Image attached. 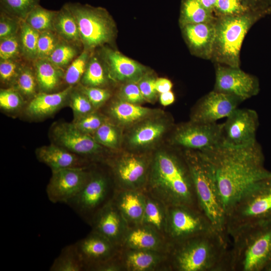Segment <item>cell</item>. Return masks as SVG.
<instances>
[{
	"instance_id": "1",
	"label": "cell",
	"mask_w": 271,
	"mask_h": 271,
	"mask_svg": "<svg viewBox=\"0 0 271 271\" xmlns=\"http://www.w3.org/2000/svg\"><path fill=\"white\" fill-rule=\"evenodd\" d=\"M201 152L213 169L226 213L246 190L271 173L264 166V156L257 141L240 147L221 145Z\"/></svg>"
},
{
	"instance_id": "2",
	"label": "cell",
	"mask_w": 271,
	"mask_h": 271,
	"mask_svg": "<svg viewBox=\"0 0 271 271\" xmlns=\"http://www.w3.org/2000/svg\"><path fill=\"white\" fill-rule=\"evenodd\" d=\"M145 191L168 207L180 205L200 208L183 151L179 153L158 151L152 155Z\"/></svg>"
},
{
	"instance_id": "3",
	"label": "cell",
	"mask_w": 271,
	"mask_h": 271,
	"mask_svg": "<svg viewBox=\"0 0 271 271\" xmlns=\"http://www.w3.org/2000/svg\"><path fill=\"white\" fill-rule=\"evenodd\" d=\"M226 234L212 230L172 244L170 270L231 271Z\"/></svg>"
},
{
	"instance_id": "4",
	"label": "cell",
	"mask_w": 271,
	"mask_h": 271,
	"mask_svg": "<svg viewBox=\"0 0 271 271\" xmlns=\"http://www.w3.org/2000/svg\"><path fill=\"white\" fill-rule=\"evenodd\" d=\"M183 153L190 170L200 209L209 219L215 230L227 234L226 209L210 163L200 151L184 150Z\"/></svg>"
},
{
	"instance_id": "5",
	"label": "cell",
	"mask_w": 271,
	"mask_h": 271,
	"mask_svg": "<svg viewBox=\"0 0 271 271\" xmlns=\"http://www.w3.org/2000/svg\"><path fill=\"white\" fill-rule=\"evenodd\" d=\"M230 237L231 271H264L271 262V221L245 227Z\"/></svg>"
},
{
	"instance_id": "6",
	"label": "cell",
	"mask_w": 271,
	"mask_h": 271,
	"mask_svg": "<svg viewBox=\"0 0 271 271\" xmlns=\"http://www.w3.org/2000/svg\"><path fill=\"white\" fill-rule=\"evenodd\" d=\"M271 221V173L246 190L226 211L230 236L245 227Z\"/></svg>"
},
{
	"instance_id": "7",
	"label": "cell",
	"mask_w": 271,
	"mask_h": 271,
	"mask_svg": "<svg viewBox=\"0 0 271 271\" xmlns=\"http://www.w3.org/2000/svg\"><path fill=\"white\" fill-rule=\"evenodd\" d=\"M264 17L262 14L249 11L216 18L211 60L216 64L240 67V52L243 40L251 27Z\"/></svg>"
},
{
	"instance_id": "8",
	"label": "cell",
	"mask_w": 271,
	"mask_h": 271,
	"mask_svg": "<svg viewBox=\"0 0 271 271\" xmlns=\"http://www.w3.org/2000/svg\"><path fill=\"white\" fill-rule=\"evenodd\" d=\"M66 5L76 22L84 50L89 51L113 40L115 25L106 10L78 3Z\"/></svg>"
},
{
	"instance_id": "9",
	"label": "cell",
	"mask_w": 271,
	"mask_h": 271,
	"mask_svg": "<svg viewBox=\"0 0 271 271\" xmlns=\"http://www.w3.org/2000/svg\"><path fill=\"white\" fill-rule=\"evenodd\" d=\"M115 191L113 179L103 173L91 171L82 189L66 204L90 224L96 213L112 199Z\"/></svg>"
},
{
	"instance_id": "10",
	"label": "cell",
	"mask_w": 271,
	"mask_h": 271,
	"mask_svg": "<svg viewBox=\"0 0 271 271\" xmlns=\"http://www.w3.org/2000/svg\"><path fill=\"white\" fill-rule=\"evenodd\" d=\"M212 230H215L209 219L200 208L168 207L166 236L171 244Z\"/></svg>"
},
{
	"instance_id": "11",
	"label": "cell",
	"mask_w": 271,
	"mask_h": 271,
	"mask_svg": "<svg viewBox=\"0 0 271 271\" xmlns=\"http://www.w3.org/2000/svg\"><path fill=\"white\" fill-rule=\"evenodd\" d=\"M152 155L133 152L122 154L111 164L115 190L145 191Z\"/></svg>"
},
{
	"instance_id": "12",
	"label": "cell",
	"mask_w": 271,
	"mask_h": 271,
	"mask_svg": "<svg viewBox=\"0 0 271 271\" xmlns=\"http://www.w3.org/2000/svg\"><path fill=\"white\" fill-rule=\"evenodd\" d=\"M223 123L190 121L176 126L170 138L171 144L204 152L221 145Z\"/></svg>"
},
{
	"instance_id": "13",
	"label": "cell",
	"mask_w": 271,
	"mask_h": 271,
	"mask_svg": "<svg viewBox=\"0 0 271 271\" xmlns=\"http://www.w3.org/2000/svg\"><path fill=\"white\" fill-rule=\"evenodd\" d=\"M258 126V117L255 110L237 108L223 123L221 145L240 147L255 143Z\"/></svg>"
},
{
	"instance_id": "14",
	"label": "cell",
	"mask_w": 271,
	"mask_h": 271,
	"mask_svg": "<svg viewBox=\"0 0 271 271\" xmlns=\"http://www.w3.org/2000/svg\"><path fill=\"white\" fill-rule=\"evenodd\" d=\"M91 173L86 167L52 170L46 187L49 200L54 203L67 204L82 189Z\"/></svg>"
},
{
	"instance_id": "15",
	"label": "cell",
	"mask_w": 271,
	"mask_h": 271,
	"mask_svg": "<svg viewBox=\"0 0 271 271\" xmlns=\"http://www.w3.org/2000/svg\"><path fill=\"white\" fill-rule=\"evenodd\" d=\"M213 90L234 96L243 101L258 94L259 84L255 76L240 67L217 64Z\"/></svg>"
},
{
	"instance_id": "16",
	"label": "cell",
	"mask_w": 271,
	"mask_h": 271,
	"mask_svg": "<svg viewBox=\"0 0 271 271\" xmlns=\"http://www.w3.org/2000/svg\"><path fill=\"white\" fill-rule=\"evenodd\" d=\"M51 136L55 144L80 156L96 157L103 152L92 136L78 129L73 122L54 123Z\"/></svg>"
},
{
	"instance_id": "17",
	"label": "cell",
	"mask_w": 271,
	"mask_h": 271,
	"mask_svg": "<svg viewBox=\"0 0 271 271\" xmlns=\"http://www.w3.org/2000/svg\"><path fill=\"white\" fill-rule=\"evenodd\" d=\"M234 96L212 90L202 97L194 106L190 120L202 123H214L227 117L242 102Z\"/></svg>"
},
{
	"instance_id": "18",
	"label": "cell",
	"mask_w": 271,
	"mask_h": 271,
	"mask_svg": "<svg viewBox=\"0 0 271 271\" xmlns=\"http://www.w3.org/2000/svg\"><path fill=\"white\" fill-rule=\"evenodd\" d=\"M90 224L92 228V231L121 248L129 226L112 199L96 213Z\"/></svg>"
},
{
	"instance_id": "19",
	"label": "cell",
	"mask_w": 271,
	"mask_h": 271,
	"mask_svg": "<svg viewBox=\"0 0 271 271\" xmlns=\"http://www.w3.org/2000/svg\"><path fill=\"white\" fill-rule=\"evenodd\" d=\"M101 55L108 77L114 81L138 82L149 73L146 66L117 51L104 47Z\"/></svg>"
},
{
	"instance_id": "20",
	"label": "cell",
	"mask_w": 271,
	"mask_h": 271,
	"mask_svg": "<svg viewBox=\"0 0 271 271\" xmlns=\"http://www.w3.org/2000/svg\"><path fill=\"white\" fill-rule=\"evenodd\" d=\"M171 126L167 119L154 115L134 125L127 136V144L135 151L147 150L157 143Z\"/></svg>"
},
{
	"instance_id": "21",
	"label": "cell",
	"mask_w": 271,
	"mask_h": 271,
	"mask_svg": "<svg viewBox=\"0 0 271 271\" xmlns=\"http://www.w3.org/2000/svg\"><path fill=\"white\" fill-rule=\"evenodd\" d=\"M74 244L85 265V270L91 265L115 257L119 254L121 249L93 231Z\"/></svg>"
},
{
	"instance_id": "22",
	"label": "cell",
	"mask_w": 271,
	"mask_h": 271,
	"mask_svg": "<svg viewBox=\"0 0 271 271\" xmlns=\"http://www.w3.org/2000/svg\"><path fill=\"white\" fill-rule=\"evenodd\" d=\"M119 257L124 271L170 270L167 253L121 248Z\"/></svg>"
},
{
	"instance_id": "23",
	"label": "cell",
	"mask_w": 271,
	"mask_h": 271,
	"mask_svg": "<svg viewBox=\"0 0 271 271\" xmlns=\"http://www.w3.org/2000/svg\"><path fill=\"white\" fill-rule=\"evenodd\" d=\"M171 243L152 227L140 224L128 227L121 248L152 250L169 253Z\"/></svg>"
},
{
	"instance_id": "24",
	"label": "cell",
	"mask_w": 271,
	"mask_h": 271,
	"mask_svg": "<svg viewBox=\"0 0 271 271\" xmlns=\"http://www.w3.org/2000/svg\"><path fill=\"white\" fill-rule=\"evenodd\" d=\"M215 21L187 24L181 27L192 54L202 59L211 60L215 36Z\"/></svg>"
},
{
	"instance_id": "25",
	"label": "cell",
	"mask_w": 271,
	"mask_h": 271,
	"mask_svg": "<svg viewBox=\"0 0 271 271\" xmlns=\"http://www.w3.org/2000/svg\"><path fill=\"white\" fill-rule=\"evenodd\" d=\"M112 200L129 227L142 224L146 202L145 191L115 190Z\"/></svg>"
},
{
	"instance_id": "26",
	"label": "cell",
	"mask_w": 271,
	"mask_h": 271,
	"mask_svg": "<svg viewBox=\"0 0 271 271\" xmlns=\"http://www.w3.org/2000/svg\"><path fill=\"white\" fill-rule=\"evenodd\" d=\"M36 155L38 160L49 166L52 171L85 167L83 160L79 156L55 144L38 148Z\"/></svg>"
},
{
	"instance_id": "27",
	"label": "cell",
	"mask_w": 271,
	"mask_h": 271,
	"mask_svg": "<svg viewBox=\"0 0 271 271\" xmlns=\"http://www.w3.org/2000/svg\"><path fill=\"white\" fill-rule=\"evenodd\" d=\"M158 113L156 110L119 99L114 101L109 108V113L112 118L123 126L134 125Z\"/></svg>"
},
{
	"instance_id": "28",
	"label": "cell",
	"mask_w": 271,
	"mask_h": 271,
	"mask_svg": "<svg viewBox=\"0 0 271 271\" xmlns=\"http://www.w3.org/2000/svg\"><path fill=\"white\" fill-rule=\"evenodd\" d=\"M72 90L70 86L56 93L41 92L36 95L29 103L27 112L34 117H43L51 115L61 108L69 99Z\"/></svg>"
},
{
	"instance_id": "29",
	"label": "cell",
	"mask_w": 271,
	"mask_h": 271,
	"mask_svg": "<svg viewBox=\"0 0 271 271\" xmlns=\"http://www.w3.org/2000/svg\"><path fill=\"white\" fill-rule=\"evenodd\" d=\"M146 193V206L142 224L152 227L167 238L168 206L158 199Z\"/></svg>"
},
{
	"instance_id": "30",
	"label": "cell",
	"mask_w": 271,
	"mask_h": 271,
	"mask_svg": "<svg viewBox=\"0 0 271 271\" xmlns=\"http://www.w3.org/2000/svg\"><path fill=\"white\" fill-rule=\"evenodd\" d=\"M53 27L54 31L63 40L69 43H81L76 22L66 4L57 12Z\"/></svg>"
},
{
	"instance_id": "31",
	"label": "cell",
	"mask_w": 271,
	"mask_h": 271,
	"mask_svg": "<svg viewBox=\"0 0 271 271\" xmlns=\"http://www.w3.org/2000/svg\"><path fill=\"white\" fill-rule=\"evenodd\" d=\"M216 18L198 0H182L179 23L180 27L187 24L214 22Z\"/></svg>"
},
{
	"instance_id": "32",
	"label": "cell",
	"mask_w": 271,
	"mask_h": 271,
	"mask_svg": "<svg viewBox=\"0 0 271 271\" xmlns=\"http://www.w3.org/2000/svg\"><path fill=\"white\" fill-rule=\"evenodd\" d=\"M35 74L38 85L42 92L49 93L59 85L62 73L59 68L47 59L35 60Z\"/></svg>"
},
{
	"instance_id": "33",
	"label": "cell",
	"mask_w": 271,
	"mask_h": 271,
	"mask_svg": "<svg viewBox=\"0 0 271 271\" xmlns=\"http://www.w3.org/2000/svg\"><path fill=\"white\" fill-rule=\"evenodd\" d=\"M50 271H83L85 265L80 258L75 244L64 247L54 260Z\"/></svg>"
},
{
	"instance_id": "34",
	"label": "cell",
	"mask_w": 271,
	"mask_h": 271,
	"mask_svg": "<svg viewBox=\"0 0 271 271\" xmlns=\"http://www.w3.org/2000/svg\"><path fill=\"white\" fill-rule=\"evenodd\" d=\"M57 12L47 10L39 5L28 14L24 21L40 33L54 31L53 24Z\"/></svg>"
},
{
	"instance_id": "35",
	"label": "cell",
	"mask_w": 271,
	"mask_h": 271,
	"mask_svg": "<svg viewBox=\"0 0 271 271\" xmlns=\"http://www.w3.org/2000/svg\"><path fill=\"white\" fill-rule=\"evenodd\" d=\"M19 33L22 55L28 60H36L40 32L31 27L24 20H21Z\"/></svg>"
},
{
	"instance_id": "36",
	"label": "cell",
	"mask_w": 271,
	"mask_h": 271,
	"mask_svg": "<svg viewBox=\"0 0 271 271\" xmlns=\"http://www.w3.org/2000/svg\"><path fill=\"white\" fill-rule=\"evenodd\" d=\"M108 74L106 67L98 58L93 56L87 62L84 73L81 78L82 85L88 87H100L107 81Z\"/></svg>"
},
{
	"instance_id": "37",
	"label": "cell",
	"mask_w": 271,
	"mask_h": 271,
	"mask_svg": "<svg viewBox=\"0 0 271 271\" xmlns=\"http://www.w3.org/2000/svg\"><path fill=\"white\" fill-rule=\"evenodd\" d=\"M93 137L101 146L111 149H117L121 141L118 127L106 120L95 132Z\"/></svg>"
},
{
	"instance_id": "38",
	"label": "cell",
	"mask_w": 271,
	"mask_h": 271,
	"mask_svg": "<svg viewBox=\"0 0 271 271\" xmlns=\"http://www.w3.org/2000/svg\"><path fill=\"white\" fill-rule=\"evenodd\" d=\"M40 0H0L1 12L25 20L28 14L36 6Z\"/></svg>"
},
{
	"instance_id": "39",
	"label": "cell",
	"mask_w": 271,
	"mask_h": 271,
	"mask_svg": "<svg viewBox=\"0 0 271 271\" xmlns=\"http://www.w3.org/2000/svg\"><path fill=\"white\" fill-rule=\"evenodd\" d=\"M14 83L15 88L22 96L33 98L36 95L38 83L36 74L31 68L27 66H22Z\"/></svg>"
},
{
	"instance_id": "40",
	"label": "cell",
	"mask_w": 271,
	"mask_h": 271,
	"mask_svg": "<svg viewBox=\"0 0 271 271\" xmlns=\"http://www.w3.org/2000/svg\"><path fill=\"white\" fill-rule=\"evenodd\" d=\"M77 53L75 48L69 42L60 41L47 60L60 68L67 66Z\"/></svg>"
},
{
	"instance_id": "41",
	"label": "cell",
	"mask_w": 271,
	"mask_h": 271,
	"mask_svg": "<svg viewBox=\"0 0 271 271\" xmlns=\"http://www.w3.org/2000/svg\"><path fill=\"white\" fill-rule=\"evenodd\" d=\"M89 59V51L84 50L68 67L64 75L66 82L70 86L81 79Z\"/></svg>"
},
{
	"instance_id": "42",
	"label": "cell",
	"mask_w": 271,
	"mask_h": 271,
	"mask_svg": "<svg viewBox=\"0 0 271 271\" xmlns=\"http://www.w3.org/2000/svg\"><path fill=\"white\" fill-rule=\"evenodd\" d=\"M69 98L74 120L93 112L94 108L87 97L80 90L71 91Z\"/></svg>"
},
{
	"instance_id": "43",
	"label": "cell",
	"mask_w": 271,
	"mask_h": 271,
	"mask_svg": "<svg viewBox=\"0 0 271 271\" xmlns=\"http://www.w3.org/2000/svg\"><path fill=\"white\" fill-rule=\"evenodd\" d=\"M58 35L54 31L40 33L37 45V59H47L60 42Z\"/></svg>"
},
{
	"instance_id": "44",
	"label": "cell",
	"mask_w": 271,
	"mask_h": 271,
	"mask_svg": "<svg viewBox=\"0 0 271 271\" xmlns=\"http://www.w3.org/2000/svg\"><path fill=\"white\" fill-rule=\"evenodd\" d=\"M20 54H22L19 32L0 39L1 60H16Z\"/></svg>"
},
{
	"instance_id": "45",
	"label": "cell",
	"mask_w": 271,
	"mask_h": 271,
	"mask_svg": "<svg viewBox=\"0 0 271 271\" xmlns=\"http://www.w3.org/2000/svg\"><path fill=\"white\" fill-rule=\"evenodd\" d=\"M248 11L249 10L244 6L241 0H217L213 14L217 18L237 15Z\"/></svg>"
},
{
	"instance_id": "46",
	"label": "cell",
	"mask_w": 271,
	"mask_h": 271,
	"mask_svg": "<svg viewBox=\"0 0 271 271\" xmlns=\"http://www.w3.org/2000/svg\"><path fill=\"white\" fill-rule=\"evenodd\" d=\"M105 120L102 115L92 112L74 120L73 123L83 132L93 135Z\"/></svg>"
},
{
	"instance_id": "47",
	"label": "cell",
	"mask_w": 271,
	"mask_h": 271,
	"mask_svg": "<svg viewBox=\"0 0 271 271\" xmlns=\"http://www.w3.org/2000/svg\"><path fill=\"white\" fill-rule=\"evenodd\" d=\"M23 103L22 95L15 88L2 89L0 91V106L4 110L14 111Z\"/></svg>"
},
{
	"instance_id": "48",
	"label": "cell",
	"mask_w": 271,
	"mask_h": 271,
	"mask_svg": "<svg viewBox=\"0 0 271 271\" xmlns=\"http://www.w3.org/2000/svg\"><path fill=\"white\" fill-rule=\"evenodd\" d=\"M118 99L131 103L141 104L146 101L139 88L138 82L123 83L120 87Z\"/></svg>"
},
{
	"instance_id": "49",
	"label": "cell",
	"mask_w": 271,
	"mask_h": 271,
	"mask_svg": "<svg viewBox=\"0 0 271 271\" xmlns=\"http://www.w3.org/2000/svg\"><path fill=\"white\" fill-rule=\"evenodd\" d=\"M20 21L21 19L1 12L0 39L18 34L20 31Z\"/></svg>"
},
{
	"instance_id": "50",
	"label": "cell",
	"mask_w": 271,
	"mask_h": 271,
	"mask_svg": "<svg viewBox=\"0 0 271 271\" xmlns=\"http://www.w3.org/2000/svg\"><path fill=\"white\" fill-rule=\"evenodd\" d=\"M79 90L87 97L94 108L104 104L110 96L109 90L101 87L82 85Z\"/></svg>"
},
{
	"instance_id": "51",
	"label": "cell",
	"mask_w": 271,
	"mask_h": 271,
	"mask_svg": "<svg viewBox=\"0 0 271 271\" xmlns=\"http://www.w3.org/2000/svg\"><path fill=\"white\" fill-rule=\"evenodd\" d=\"M21 66L16 60H1V80L6 84L15 82Z\"/></svg>"
},
{
	"instance_id": "52",
	"label": "cell",
	"mask_w": 271,
	"mask_h": 271,
	"mask_svg": "<svg viewBox=\"0 0 271 271\" xmlns=\"http://www.w3.org/2000/svg\"><path fill=\"white\" fill-rule=\"evenodd\" d=\"M156 80L153 76L148 73L138 82L140 91L147 101L152 102L157 98L158 92L155 86Z\"/></svg>"
},
{
	"instance_id": "53",
	"label": "cell",
	"mask_w": 271,
	"mask_h": 271,
	"mask_svg": "<svg viewBox=\"0 0 271 271\" xmlns=\"http://www.w3.org/2000/svg\"><path fill=\"white\" fill-rule=\"evenodd\" d=\"M86 270L124 271L119 257V253L115 257L88 267Z\"/></svg>"
},
{
	"instance_id": "54",
	"label": "cell",
	"mask_w": 271,
	"mask_h": 271,
	"mask_svg": "<svg viewBox=\"0 0 271 271\" xmlns=\"http://www.w3.org/2000/svg\"><path fill=\"white\" fill-rule=\"evenodd\" d=\"M249 11L260 13L266 16L271 13V0H241Z\"/></svg>"
},
{
	"instance_id": "55",
	"label": "cell",
	"mask_w": 271,
	"mask_h": 271,
	"mask_svg": "<svg viewBox=\"0 0 271 271\" xmlns=\"http://www.w3.org/2000/svg\"><path fill=\"white\" fill-rule=\"evenodd\" d=\"M156 89L160 94L171 91L173 84L172 82L165 78L156 79L155 82Z\"/></svg>"
},
{
	"instance_id": "56",
	"label": "cell",
	"mask_w": 271,
	"mask_h": 271,
	"mask_svg": "<svg viewBox=\"0 0 271 271\" xmlns=\"http://www.w3.org/2000/svg\"><path fill=\"white\" fill-rule=\"evenodd\" d=\"M159 100L160 103L163 106H168L172 104L175 100L174 93L171 90L160 94Z\"/></svg>"
},
{
	"instance_id": "57",
	"label": "cell",
	"mask_w": 271,
	"mask_h": 271,
	"mask_svg": "<svg viewBox=\"0 0 271 271\" xmlns=\"http://www.w3.org/2000/svg\"><path fill=\"white\" fill-rule=\"evenodd\" d=\"M201 4L213 15L217 0H198Z\"/></svg>"
},
{
	"instance_id": "58",
	"label": "cell",
	"mask_w": 271,
	"mask_h": 271,
	"mask_svg": "<svg viewBox=\"0 0 271 271\" xmlns=\"http://www.w3.org/2000/svg\"><path fill=\"white\" fill-rule=\"evenodd\" d=\"M264 271H271V262L267 266Z\"/></svg>"
}]
</instances>
